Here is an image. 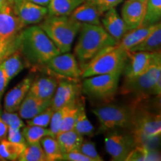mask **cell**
<instances>
[{
	"label": "cell",
	"instance_id": "cell-1",
	"mask_svg": "<svg viewBox=\"0 0 161 161\" xmlns=\"http://www.w3.org/2000/svg\"><path fill=\"white\" fill-rule=\"evenodd\" d=\"M22 55L35 66L46 65L60 52L51 39L39 26H31L21 31L15 38Z\"/></svg>",
	"mask_w": 161,
	"mask_h": 161
},
{
	"label": "cell",
	"instance_id": "cell-2",
	"mask_svg": "<svg viewBox=\"0 0 161 161\" xmlns=\"http://www.w3.org/2000/svg\"><path fill=\"white\" fill-rule=\"evenodd\" d=\"M79 32V37L74 49V55L81 70L100 52L108 46L117 43L101 25L82 23Z\"/></svg>",
	"mask_w": 161,
	"mask_h": 161
},
{
	"label": "cell",
	"instance_id": "cell-3",
	"mask_svg": "<svg viewBox=\"0 0 161 161\" xmlns=\"http://www.w3.org/2000/svg\"><path fill=\"white\" fill-rule=\"evenodd\" d=\"M40 23L39 27L51 39L60 53L70 51L82 24L69 16H47Z\"/></svg>",
	"mask_w": 161,
	"mask_h": 161
},
{
	"label": "cell",
	"instance_id": "cell-4",
	"mask_svg": "<svg viewBox=\"0 0 161 161\" xmlns=\"http://www.w3.org/2000/svg\"><path fill=\"white\" fill-rule=\"evenodd\" d=\"M161 92V58L160 54L155 58L148 71L144 75L125 78L122 93L130 95L137 102L152 96H160Z\"/></svg>",
	"mask_w": 161,
	"mask_h": 161
},
{
	"label": "cell",
	"instance_id": "cell-5",
	"mask_svg": "<svg viewBox=\"0 0 161 161\" xmlns=\"http://www.w3.org/2000/svg\"><path fill=\"white\" fill-rule=\"evenodd\" d=\"M127 52L117 43L108 46L84 67L80 77L84 78L102 74L122 72L128 59Z\"/></svg>",
	"mask_w": 161,
	"mask_h": 161
},
{
	"label": "cell",
	"instance_id": "cell-6",
	"mask_svg": "<svg viewBox=\"0 0 161 161\" xmlns=\"http://www.w3.org/2000/svg\"><path fill=\"white\" fill-rule=\"evenodd\" d=\"M92 112L97 117L102 130L133 127L134 110L127 106L108 104L98 107Z\"/></svg>",
	"mask_w": 161,
	"mask_h": 161
},
{
	"label": "cell",
	"instance_id": "cell-7",
	"mask_svg": "<svg viewBox=\"0 0 161 161\" xmlns=\"http://www.w3.org/2000/svg\"><path fill=\"white\" fill-rule=\"evenodd\" d=\"M122 72L92 75L84 78L81 90L86 95L98 100H109L115 96Z\"/></svg>",
	"mask_w": 161,
	"mask_h": 161
},
{
	"label": "cell",
	"instance_id": "cell-8",
	"mask_svg": "<svg viewBox=\"0 0 161 161\" xmlns=\"http://www.w3.org/2000/svg\"><path fill=\"white\" fill-rule=\"evenodd\" d=\"M132 129V136L136 146L145 145L146 141L154 140L160 136V115L148 110L134 111Z\"/></svg>",
	"mask_w": 161,
	"mask_h": 161
},
{
	"label": "cell",
	"instance_id": "cell-9",
	"mask_svg": "<svg viewBox=\"0 0 161 161\" xmlns=\"http://www.w3.org/2000/svg\"><path fill=\"white\" fill-rule=\"evenodd\" d=\"M128 59L125 64L123 72L125 78H133L144 75L148 71L155 58L160 52H127Z\"/></svg>",
	"mask_w": 161,
	"mask_h": 161
},
{
	"label": "cell",
	"instance_id": "cell-10",
	"mask_svg": "<svg viewBox=\"0 0 161 161\" xmlns=\"http://www.w3.org/2000/svg\"><path fill=\"white\" fill-rule=\"evenodd\" d=\"M72 79L74 78L58 81L55 94L51 99V107L54 110L78 102L81 85Z\"/></svg>",
	"mask_w": 161,
	"mask_h": 161
},
{
	"label": "cell",
	"instance_id": "cell-11",
	"mask_svg": "<svg viewBox=\"0 0 161 161\" xmlns=\"http://www.w3.org/2000/svg\"><path fill=\"white\" fill-rule=\"evenodd\" d=\"M46 66L55 73L67 78H79L82 72L75 56L69 52L54 56Z\"/></svg>",
	"mask_w": 161,
	"mask_h": 161
},
{
	"label": "cell",
	"instance_id": "cell-12",
	"mask_svg": "<svg viewBox=\"0 0 161 161\" xmlns=\"http://www.w3.org/2000/svg\"><path fill=\"white\" fill-rule=\"evenodd\" d=\"M16 15L13 8L8 4L0 11V41L11 43L25 27Z\"/></svg>",
	"mask_w": 161,
	"mask_h": 161
},
{
	"label": "cell",
	"instance_id": "cell-13",
	"mask_svg": "<svg viewBox=\"0 0 161 161\" xmlns=\"http://www.w3.org/2000/svg\"><path fill=\"white\" fill-rule=\"evenodd\" d=\"M105 148L112 160L125 161L131 150L136 146L132 135L113 134L105 137Z\"/></svg>",
	"mask_w": 161,
	"mask_h": 161
},
{
	"label": "cell",
	"instance_id": "cell-14",
	"mask_svg": "<svg viewBox=\"0 0 161 161\" xmlns=\"http://www.w3.org/2000/svg\"><path fill=\"white\" fill-rule=\"evenodd\" d=\"M12 8L25 25L39 23L48 16L47 7L37 5L28 0H22Z\"/></svg>",
	"mask_w": 161,
	"mask_h": 161
},
{
	"label": "cell",
	"instance_id": "cell-15",
	"mask_svg": "<svg viewBox=\"0 0 161 161\" xmlns=\"http://www.w3.org/2000/svg\"><path fill=\"white\" fill-rule=\"evenodd\" d=\"M146 0H127L122 9V16L128 31L140 27L143 21Z\"/></svg>",
	"mask_w": 161,
	"mask_h": 161
},
{
	"label": "cell",
	"instance_id": "cell-16",
	"mask_svg": "<svg viewBox=\"0 0 161 161\" xmlns=\"http://www.w3.org/2000/svg\"><path fill=\"white\" fill-rule=\"evenodd\" d=\"M32 80L31 77L25 78L6 94L4 102L5 111L16 112L19 110L20 104L29 92Z\"/></svg>",
	"mask_w": 161,
	"mask_h": 161
},
{
	"label": "cell",
	"instance_id": "cell-17",
	"mask_svg": "<svg viewBox=\"0 0 161 161\" xmlns=\"http://www.w3.org/2000/svg\"><path fill=\"white\" fill-rule=\"evenodd\" d=\"M103 15L102 19L103 28L118 43L128 31L123 19L119 16L115 8L106 11Z\"/></svg>",
	"mask_w": 161,
	"mask_h": 161
},
{
	"label": "cell",
	"instance_id": "cell-18",
	"mask_svg": "<svg viewBox=\"0 0 161 161\" xmlns=\"http://www.w3.org/2000/svg\"><path fill=\"white\" fill-rule=\"evenodd\" d=\"M103 14L104 12L94 4L85 0L72 12L69 17L81 23L101 25V17Z\"/></svg>",
	"mask_w": 161,
	"mask_h": 161
},
{
	"label": "cell",
	"instance_id": "cell-19",
	"mask_svg": "<svg viewBox=\"0 0 161 161\" xmlns=\"http://www.w3.org/2000/svg\"><path fill=\"white\" fill-rule=\"evenodd\" d=\"M50 106L51 100L42 99L28 92L18 110L19 116L25 119H30Z\"/></svg>",
	"mask_w": 161,
	"mask_h": 161
},
{
	"label": "cell",
	"instance_id": "cell-20",
	"mask_svg": "<svg viewBox=\"0 0 161 161\" xmlns=\"http://www.w3.org/2000/svg\"><path fill=\"white\" fill-rule=\"evenodd\" d=\"M58 80L53 76H43L32 80L29 92L42 99L51 100L55 94Z\"/></svg>",
	"mask_w": 161,
	"mask_h": 161
},
{
	"label": "cell",
	"instance_id": "cell-21",
	"mask_svg": "<svg viewBox=\"0 0 161 161\" xmlns=\"http://www.w3.org/2000/svg\"><path fill=\"white\" fill-rule=\"evenodd\" d=\"M159 23L160 22L152 25L140 26L136 29L128 31L117 44L126 51H129L132 47L146 39L158 27Z\"/></svg>",
	"mask_w": 161,
	"mask_h": 161
},
{
	"label": "cell",
	"instance_id": "cell-22",
	"mask_svg": "<svg viewBox=\"0 0 161 161\" xmlns=\"http://www.w3.org/2000/svg\"><path fill=\"white\" fill-rule=\"evenodd\" d=\"M85 0H50L48 16H69Z\"/></svg>",
	"mask_w": 161,
	"mask_h": 161
},
{
	"label": "cell",
	"instance_id": "cell-23",
	"mask_svg": "<svg viewBox=\"0 0 161 161\" xmlns=\"http://www.w3.org/2000/svg\"><path fill=\"white\" fill-rule=\"evenodd\" d=\"M63 154L78 149L84 140V136L73 130H66L55 136Z\"/></svg>",
	"mask_w": 161,
	"mask_h": 161
},
{
	"label": "cell",
	"instance_id": "cell-24",
	"mask_svg": "<svg viewBox=\"0 0 161 161\" xmlns=\"http://www.w3.org/2000/svg\"><path fill=\"white\" fill-rule=\"evenodd\" d=\"M161 47V25L159 23L158 27L153 31L146 39L132 47L130 52H160Z\"/></svg>",
	"mask_w": 161,
	"mask_h": 161
},
{
	"label": "cell",
	"instance_id": "cell-25",
	"mask_svg": "<svg viewBox=\"0 0 161 161\" xmlns=\"http://www.w3.org/2000/svg\"><path fill=\"white\" fill-rule=\"evenodd\" d=\"M1 64L9 80L17 75L24 69L23 58L19 51L13 52L8 58H4Z\"/></svg>",
	"mask_w": 161,
	"mask_h": 161
},
{
	"label": "cell",
	"instance_id": "cell-26",
	"mask_svg": "<svg viewBox=\"0 0 161 161\" xmlns=\"http://www.w3.org/2000/svg\"><path fill=\"white\" fill-rule=\"evenodd\" d=\"M26 143H18L8 140L0 142V160H17L21 153L25 149Z\"/></svg>",
	"mask_w": 161,
	"mask_h": 161
},
{
	"label": "cell",
	"instance_id": "cell-27",
	"mask_svg": "<svg viewBox=\"0 0 161 161\" xmlns=\"http://www.w3.org/2000/svg\"><path fill=\"white\" fill-rule=\"evenodd\" d=\"M41 146L45 153L46 161L62 160L63 153L55 137L51 135L44 136L40 140Z\"/></svg>",
	"mask_w": 161,
	"mask_h": 161
},
{
	"label": "cell",
	"instance_id": "cell-28",
	"mask_svg": "<svg viewBox=\"0 0 161 161\" xmlns=\"http://www.w3.org/2000/svg\"><path fill=\"white\" fill-rule=\"evenodd\" d=\"M146 160H160V157L158 152L148 148L146 145L136 146L125 159V161Z\"/></svg>",
	"mask_w": 161,
	"mask_h": 161
},
{
	"label": "cell",
	"instance_id": "cell-29",
	"mask_svg": "<svg viewBox=\"0 0 161 161\" xmlns=\"http://www.w3.org/2000/svg\"><path fill=\"white\" fill-rule=\"evenodd\" d=\"M161 17V0H146V14L141 26L159 23Z\"/></svg>",
	"mask_w": 161,
	"mask_h": 161
},
{
	"label": "cell",
	"instance_id": "cell-30",
	"mask_svg": "<svg viewBox=\"0 0 161 161\" xmlns=\"http://www.w3.org/2000/svg\"><path fill=\"white\" fill-rule=\"evenodd\" d=\"M72 130H75V132H77L78 134L83 136H91L93 135L94 127L86 116L85 109H84V107L82 105V104H80V105L76 122L74 125Z\"/></svg>",
	"mask_w": 161,
	"mask_h": 161
},
{
	"label": "cell",
	"instance_id": "cell-31",
	"mask_svg": "<svg viewBox=\"0 0 161 161\" xmlns=\"http://www.w3.org/2000/svg\"><path fill=\"white\" fill-rule=\"evenodd\" d=\"M23 135L27 144H34L40 142L41 139L47 135H51L49 129L37 125L24 126L22 130Z\"/></svg>",
	"mask_w": 161,
	"mask_h": 161
},
{
	"label": "cell",
	"instance_id": "cell-32",
	"mask_svg": "<svg viewBox=\"0 0 161 161\" xmlns=\"http://www.w3.org/2000/svg\"><path fill=\"white\" fill-rule=\"evenodd\" d=\"M17 160L19 161H46L45 153L40 142L26 145Z\"/></svg>",
	"mask_w": 161,
	"mask_h": 161
},
{
	"label": "cell",
	"instance_id": "cell-33",
	"mask_svg": "<svg viewBox=\"0 0 161 161\" xmlns=\"http://www.w3.org/2000/svg\"><path fill=\"white\" fill-rule=\"evenodd\" d=\"M80 105V102H77L75 104L66 106L65 112H64L61 125H60V128L58 134L64 131H66V130H72L74 125H75L76 122Z\"/></svg>",
	"mask_w": 161,
	"mask_h": 161
},
{
	"label": "cell",
	"instance_id": "cell-34",
	"mask_svg": "<svg viewBox=\"0 0 161 161\" xmlns=\"http://www.w3.org/2000/svg\"><path fill=\"white\" fill-rule=\"evenodd\" d=\"M55 110L52 109L51 106L47 108L46 109L40 112L39 114L35 116V117L28 119L27 125H37L40 127L46 128L49 125L51 121L52 114Z\"/></svg>",
	"mask_w": 161,
	"mask_h": 161
},
{
	"label": "cell",
	"instance_id": "cell-35",
	"mask_svg": "<svg viewBox=\"0 0 161 161\" xmlns=\"http://www.w3.org/2000/svg\"><path fill=\"white\" fill-rule=\"evenodd\" d=\"M77 150L79 151L86 156L89 157L92 159V161H102V157H101L96 150V145L94 142H90V141H84L83 140L80 146L78 147Z\"/></svg>",
	"mask_w": 161,
	"mask_h": 161
},
{
	"label": "cell",
	"instance_id": "cell-36",
	"mask_svg": "<svg viewBox=\"0 0 161 161\" xmlns=\"http://www.w3.org/2000/svg\"><path fill=\"white\" fill-rule=\"evenodd\" d=\"M66 107L60 108L54 111L53 114H52L51 121H50V128L49 130L51 132V134L52 136L55 137L59 133L60 125H61L62 119H63V116L65 112Z\"/></svg>",
	"mask_w": 161,
	"mask_h": 161
},
{
	"label": "cell",
	"instance_id": "cell-37",
	"mask_svg": "<svg viewBox=\"0 0 161 161\" xmlns=\"http://www.w3.org/2000/svg\"><path fill=\"white\" fill-rule=\"evenodd\" d=\"M3 120L5 122V124L8 126V128H19L21 129L25 126L23 120L15 112H7L5 111L1 115Z\"/></svg>",
	"mask_w": 161,
	"mask_h": 161
},
{
	"label": "cell",
	"instance_id": "cell-38",
	"mask_svg": "<svg viewBox=\"0 0 161 161\" xmlns=\"http://www.w3.org/2000/svg\"><path fill=\"white\" fill-rule=\"evenodd\" d=\"M88 1L94 4L96 7L104 13L108 10L115 8L123 0H88Z\"/></svg>",
	"mask_w": 161,
	"mask_h": 161
},
{
	"label": "cell",
	"instance_id": "cell-39",
	"mask_svg": "<svg viewBox=\"0 0 161 161\" xmlns=\"http://www.w3.org/2000/svg\"><path fill=\"white\" fill-rule=\"evenodd\" d=\"M62 160L66 161H92L91 158L86 156L78 150H73L72 152L63 154Z\"/></svg>",
	"mask_w": 161,
	"mask_h": 161
},
{
	"label": "cell",
	"instance_id": "cell-40",
	"mask_svg": "<svg viewBox=\"0 0 161 161\" xmlns=\"http://www.w3.org/2000/svg\"><path fill=\"white\" fill-rule=\"evenodd\" d=\"M8 140L18 143H26L25 138L23 135V133L19 128H8L7 134Z\"/></svg>",
	"mask_w": 161,
	"mask_h": 161
},
{
	"label": "cell",
	"instance_id": "cell-41",
	"mask_svg": "<svg viewBox=\"0 0 161 161\" xmlns=\"http://www.w3.org/2000/svg\"><path fill=\"white\" fill-rule=\"evenodd\" d=\"M10 80L7 77L5 70H4L3 65L0 63V96H2L3 94V92H5V90L8 84L9 83Z\"/></svg>",
	"mask_w": 161,
	"mask_h": 161
},
{
	"label": "cell",
	"instance_id": "cell-42",
	"mask_svg": "<svg viewBox=\"0 0 161 161\" xmlns=\"http://www.w3.org/2000/svg\"><path fill=\"white\" fill-rule=\"evenodd\" d=\"M13 43H4V42L0 41V63L3 61L4 58H5L6 56H7L8 54L9 47Z\"/></svg>",
	"mask_w": 161,
	"mask_h": 161
},
{
	"label": "cell",
	"instance_id": "cell-43",
	"mask_svg": "<svg viewBox=\"0 0 161 161\" xmlns=\"http://www.w3.org/2000/svg\"><path fill=\"white\" fill-rule=\"evenodd\" d=\"M8 126L5 124L0 115V140H5L7 137Z\"/></svg>",
	"mask_w": 161,
	"mask_h": 161
},
{
	"label": "cell",
	"instance_id": "cell-44",
	"mask_svg": "<svg viewBox=\"0 0 161 161\" xmlns=\"http://www.w3.org/2000/svg\"><path fill=\"white\" fill-rule=\"evenodd\" d=\"M28 1L37 4V5L47 7V5H49L50 0H28Z\"/></svg>",
	"mask_w": 161,
	"mask_h": 161
},
{
	"label": "cell",
	"instance_id": "cell-45",
	"mask_svg": "<svg viewBox=\"0 0 161 161\" xmlns=\"http://www.w3.org/2000/svg\"><path fill=\"white\" fill-rule=\"evenodd\" d=\"M8 4H9L8 0H0V11H1L3 8H5Z\"/></svg>",
	"mask_w": 161,
	"mask_h": 161
},
{
	"label": "cell",
	"instance_id": "cell-46",
	"mask_svg": "<svg viewBox=\"0 0 161 161\" xmlns=\"http://www.w3.org/2000/svg\"><path fill=\"white\" fill-rule=\"evenodd\" d=\"M21 1H22V0H8V3L12 6V7L16 5H17V4L20 3Z\"/></svg>",
	"mask_w": 161,
	"mask_h": 161
},
{
	"label": "cell",
	"instance_id": "cell-47",
	"mask_svg": "<svg viewBox=\"0 0 161 161\" xmlns=\"http://www.w3.org/2000/svg\"><path fill=\"white\" fill-rule=\"evenodd\" d=\"M0 98H1V96H0Z\"/></svg>",
	"mask_w": 161,
	"mask_h": 161
}]
</instances>
